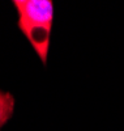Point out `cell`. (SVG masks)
<instances>
[{
  "mask_svg": "<svg viewBox=\"0 0 124 131\" xmlns=\"http://www.w3.org/2000/svg\"><path fill=\"white\" fill-rule=\"evenodd\" d=\"M17 10V26L46 66L50 37L54 23V3L51 0H13Z\"/></svg>",
  "mask_w": 124,
  "mask_h": 131,
  "instance_id": "obj_1",
  "label": "cell"
},
{
  "mask_svg": "<svg viewBox=\"0 0 124 131\" xmlns=\"http://www.w3.org/2000/svg\"><path fill=\"white\" fill-rule=\"evenodd\" d=\"M15 113V97L9 92L0 91V130Z\"/></svg>",
  "mask_w": 124,
  "mask_h": 131,
  "instance_id": "obj_2",
  "label": "cell"
}]
</instances>
